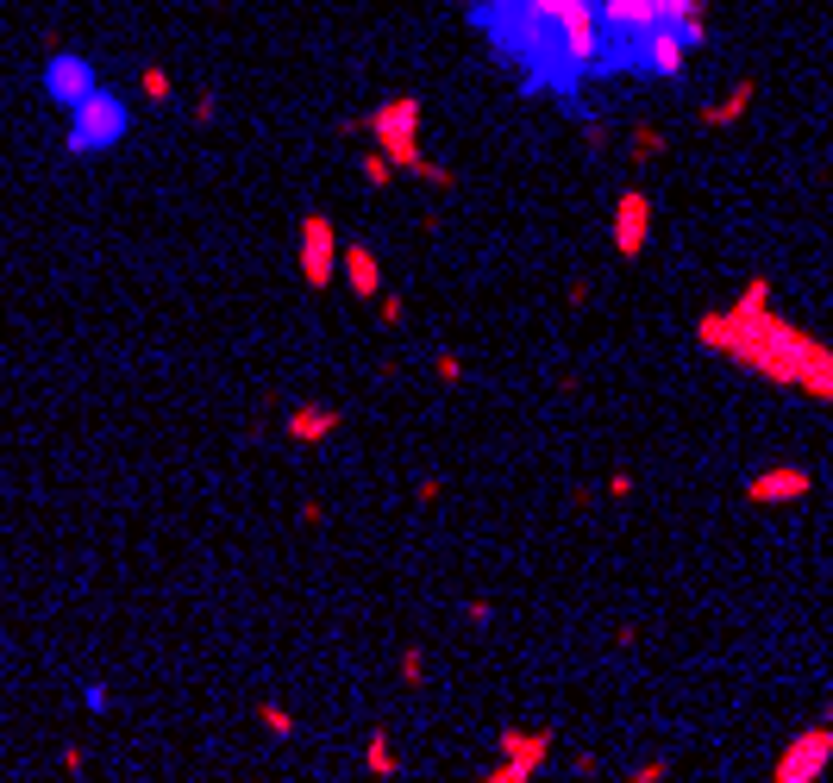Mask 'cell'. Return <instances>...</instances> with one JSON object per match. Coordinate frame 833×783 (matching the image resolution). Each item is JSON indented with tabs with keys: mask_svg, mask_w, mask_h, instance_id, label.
Masks as SVG:
<instances>
[{
	"mask_svg": "<svg viewBox=\"0 0 833 783\" xmlns=\"http://www.w3.org/2000/svg\"><path fill=\"white\" fill-rule=\"evenodd\" d=\"M38 88H44V101H51V107L69 113L82 94L101 88V69H94L82 51H51V57H44V69H38Z\"/></svg>",
	"mask_w": 833,
	"mask_h": 783,
	"instance_id": "9",
	"label": "cell"
},
{
	"mask_svg": "<svg viewBox=\"0 0 833 783\" xmlns=\"http://www.w3.org/2000/svg\"><path fill=\"white\" fill-rule=\"evenodd\" d=\"M345 426V414L332 408V401H301V408H289L282 414V439L289 445H320V439H332Z\"/></svg>",
	"mask_w": 833,
	"mask_h": 783,
	"instance_id": "12",
	"label": "cell"
},
{
	"mask_svg": "<svg viewBox=\"0 0 833 783\" xmlns=\"http://www.w3.org/2000/svg\"><path fill=\"white\" fill-rule=\"evenodd\" d=\"M295 270L307 289H332V276H339V232H332V213H301L295 226Z\"/></svg>",
	"mask_w": 833,
	"mask_h": 783,
	"instance_id": "6",
	"label": "cell"
},
{
	"mask_svg": "<svg viewBox=\"0 0 833 783\" xmlns=\"http://www.w3.org/2000/svg\"><path fill=\"white\" fill-rule=\"evenodd\" d=\"M408 320V301H401L395 289H383V326H401Z\"/></svg>",
	"mask_w": 833,
	"mask_h": 783,
	"instance_id": "28",
	"label": "cell"
},
{
	"mask_svg": "<svg viewBox=\"0 0 833 783\" xmlns=\"http://www.w3.org/2000/svg\"><path fill=\"white\" fill-rule=\"evenodd\" d=\"M439 495H445V483H439V470H433V477H420V483H414V502H420V508H433V502H439Z\"/></svg>",
	"mask_w": 833,
	"mask_h": 783,
	"instance_id": "27",
	"label": "cell"
},
{
	"mask_svg": "<svg viewBox=\"0 0 833 783\" xmlns=\"http://www.w3.org/2000/svg\"><path fill=\"white\" fill-rule=\"evenodd\" d=\"M808 495H815V470H802V464H765L746 477L752 508H790V502H808Z\"/></svg>",
	"mask_w": 833,
	"mask_h": 783,
	"instance_id": "11",
	"label": "cell"
},
{
	"mask_svg": "<svg viewBox=\"0 0 833 783\" xmlns=\"http://www.w3.org/2000/svg\"><path fill=\"white\" fill-rule=\"evenodd\" d=\"M558 733L552 727H502L495 733V765L483 771V783H533L552 758Z\"/></svg>",
	"mask_w": 833,
	"mask_h": 783,
	"instance_id": "4",
	"label": "cell"
},
{
	"mask_svg": "<svg viewBox=\"0 0 833 783\" xmlns=\"http://www.w3.org/2000/svg\"><path fill=\"white\" fill-rule=\"evenodd\" d=\"M257 721H264V733H270V740H295V715H289V708H282V702H264V708H257Z\"/></svg>",
	"mask_w": 833,
	"mask_h": 783,
	"instance_id": "18",
	"label": "cell"
},
{
	"mask_svg": "<svg viewBox=\"0 0 833 783\" xmlns=\"http://www.w3.org/2000/svg\"><path fill=\"white\" fill-rule=\"evenodd\" d=\"M364 777H401V752H395V740L383 727L364 740Z\"/></svg>",
	"mask_w": 833,
	"mask_h": 783,
	"instance_id": "16",
	"label": "cell"
},
{
	"mask_svg": "<svg viewBox=\"0 0 833 783\" xmlns=\"http://www.w3.org/2000/svg\"><path fill=\"white\" fill-rule=\"evenodd\" d=\"M833 771V721L802 727L796 740H783V752L771 758V783H815Z\"/></svg>",
	"mask_w": 833,
	"mask_h": 783,
	"instance_id": "7",
	"label": "cell"
},
{
	"mask_svg": "<svg viewBox=\"0 0 833 783\" xmlns=\"http://www.w3.org/2000/svg\"><path fill=\"white\" fill-rule=\"evenodd\" d=\"M608 495H614V502H627V495H633V470H614V477H608Z\"/></svg>",
	"mask_w": 833,
	"mask_h": 783,
	"instance_id": "31",
	"label": "cell"
},
{
	"mask_svg": "<svg viewBox=\"0 0 833 783\" xmlns=\"http://www.w3.org/2000/svg\"><path fill=\"white\" fill-rule=\"evenodd\" d=\"M339 276H345V289L364 295V301L383 295V264H376L370 245H339Z\"/></svg>",
	"mask_w": 833,
	"mask_h": 783,
	"instance_id": "13",
	"label": "cell"
},
{
	"mask_svg": "<svg viewBox=\"0 0 833 783\" xmlns=\"http://www.w3.org/2000/svg\"><path fill=\"white\" fill-rule=\"evenodd\" d=\"M414 182H426V188H458V170H445V163H433V157H426L420 170H414Z\"/></svg>",
	"mask_w": 833,
	"mask_h": 783,
	"instance_id": "23",
	"label": "cell"
},
{
	"mask_svg": "<svg viewBox=\"0 0 833 783\" xmlns=\"http://www.w3.org/2000/svg\"><path fill=\"white\" fill-rule=\"evenodd\" d=\"M188 120H195V126H213V120H220V94H195V107H188Z\"/></svg>",
	"mask_w": 833,
	"mask_h": 783,
	"instance_id": "24",
	"label": "cell"
},
{
	"mask_svg": "<svg viewBox=\"0 0 833 783\" xmlns=\"http://www.w3.org/2000/svg\"><path fill=\"white\" fill-rule=\"evenodd\" d=\"M821 721H833V702H827V715H821Z\"/></svg>",
	"mask_w": 833,
	"mask_h": 783,
	"instance_id": "34",
	"label": "cell"
},
{
	"mask_svg": "<svg viewBox=\"0 0 833 783\" xmlns=\"http://www.w3.org/2000/svg\"><path fill=\"white\" fill-rule=\"evenodd\" d=\"M357 170H364V182H370V188H389V182L401 176V170H395V163H389L383 151H376V145L364 151V163H357Z\"/></svg>",
	"mask_w": 833,
	"mask_h": 783,
	"instance_id": "20",
	"label": "cell"
},
{
	"mask_svg": "<svg viewBox=\"0 0 833 783\" xmlns=\"http://www.w3.org/2000/svg\"><path fill=\"white\" fill-rule=\"evenodd\" d=\"M57 771H63V777H82V771H88V752H82V746H63V752H57Z\"/></svg>",
	"mask_w": 833,
	"mask_h": 783,
	"instance_id": "26",
	"label": "cell"
},
{
	"mask_svg": "<svg viewBox=\"0 0 833 783\" xmlns=\"http://www.w3.org/2000/svg\"><path fill=\"white\" fill-rule=\"evenodd\" d=\"M395 677H401V690H420V683H426V652L408 646V652L395 658Z\"/></svg>",
	"mask_w": 833,
	"mask_h": 783,
	"instance_id": "19",
	"label": "cell"
},
{
	"mask_svg": "<svg viewBox=\"0 0 833 783\" xmlns=\"http://www.w3.org/2000/svg\"><path fill=\"white\" fill-rule=\"evenodd\" d=\"M126 132H132V107L119 101V94L94 88V94H82V101L69 107L63 151H69V157H107V151L126 145Z\"/></svg>",
	"mask_w": 833,
	"mask_h": 783,
	"instance_id": "3",
	"label": "cell"
},
{
	"mask_svg": "<svg viewBox=\"0 0 833 783\" xmlns=\"http://www.w3.org/2000/svg\"><path fill=\"white\" fill-rule=\"evenodd\" d=\"M752 101H758V82H752V76H740V82H733V88L721 94V101H708V107H702V126H708V132L740 126L746 113H752Z\"/></svg>",
	"mask_w": 833,
	"mask_h": 783,
	"instance_id": "14",
	"label": "cell"
},
{
	"mask_svg": "<svg viewBox=\"0 0 833 783\" xmlns=\"http://www.w3.org/2000/svg\"><path fill=\"white\" fill-rule=\"evenodd\" d=\"M583 138H589V151H608V138H614V132H608V120H589Z\"/></svg>",
	"mask_w": 833,
	"mask_h": 783,
	"instance_id": "30",
	"label": "cell"
},
{
	"mask_svg": "<svg viewBox=\"0 0 833 783\" xmlns=\"http://www.w3.org/2000/svg\"><path fill=\"white\" fill-rule=\"evenodd\" d=\"M696 345L714 358H733L740 370L765 376L777 389H796L808 401H833V345H821L808 326L783 320L771 307V276H752L733 307L696 314Z\"/></svg>",
	"mask_w": 833,
	"mask_h": 783,
	"instance_id": "1",
	"label": "cell"
},
{
	"mask_svg": "<svg viewBox=\"0 0 833 783\" xmlns=\"http://www.w3.org/2000/svg\"><path fill=\"white\" fill-rule=\"evenodd\" d=\"M433 376H439L445 389H458L470 370H464V358H458V351H433Z\"/></svg>",
	"mask_w": 833,
	"mask_h": 783,
	"instance_id": "21",
	"label": "cell"
},
{
	"mask_svg": "<svg viewBox=\"0 0 833 783\" xmlns=\"http://www.w3.org/2000/svg\"><path fill=\"white\" fill-rule=\"evenodd\" d=\"M664 151V132L658 126H633V163H652Z\"/></svg>",
	"mask_w": 833,
	"mask_h": 783,
	"instance_id": "22",
	"label": "cell"
},
{
	"mask_svg": "<svg viewBox=\"0 0 833 783\" xmlns=\"http://www.w3.org/2000/svg\"><path fill=\"white\" fill-rule=\"evenodd\" d=\"M664 26H677L689 51L708 44V0H664Z\"/></svg>",
	"mask_w": 833,
	"mask_h": 783,
	"instance_id": "15",
	"label": "cell"
},
{
	"mask_svg": "<svg viewBox=\"0 0 833 783\" xmlns=\"http://www.w3.org/2000/svg\"><path fill=\"white\" fill-rule=\"evenodd\" d=\"M464 621H470V627H489V621H495V602H489V596H470V602H464Z\"/></svg>",
	"mask_w": 833,
	"mask_h": 783,
	"instance_id": "25",
	"label": "cell"
},
{
	"mask_svg": "<svg viewBox=\"0 0 833 783\" xmlns=\"http://www.w3.org/2000/svg\"><path fill=\"white\" fill-rule=\"evenodd\" d=\"M138 94H145V101H176V76L163 63H145L138 69Z\"/></svg>",
	"mask_w": 833,
	"mask_h": 783,
	"instance_id": "17",
	"label": "cell"
},
{
	"mask_svg": "<svg viewBox=\"0 0 833 783\" xmlns=\"http://www.w3.org/2000/svg\"><path fill=\"white\" fill-rule=\"evenodd\" d=\"M689 57H696V51L683 44L677 26H652L646 38L627 44V69H633V76H652V82H677L689 69Z\"/></svg>",
	"mask_w": 833,
	"mask_h": 783,
	"instance_id": "8",
	"label": "cell"
},
{
	"mask_svg": "<svg viewBox=\"0 0 833 783\" xmlns=\"http://www.w3.org/2000/svg\"><path fill=\"white\" fill-rule=\"evenodd\" d=\"M595 19H602L608 76H614V69H627V44L646 38L652 26H664V0H595Z\"/></svg>",
	"mask_w": 833,
	"mask_h": 783,
	"instance_id": "5",
	"label": "cell"
},
{
	"mask_svg": "<svg viewBox=\"0 0 833 783\" xmlns=\"http://www.w3.org/2000/svg\"><path fill=\"white\" fill-rule=\"evenodd\" d=\"M664 777H671V758H652V765L633 771V783H664Z\"/></svg>",
	"mask_w": 833,
	"mask_h": 783,
	"instance_id": "29",
	"label": "cell"
},
{
	"mask_svg": "<svg viewBox=\"0 0 833 783\" xmlns=\"http://www.w3.org/2000/svg\"><path fill=\"white\" fill-rule=\"evenodd\" d=\"M589 295H595V289H589V276H577V282H570V289H564V301H570V307H583Z\"/></svg>",
	"mask_w": 833,
	"mask_h": 783,
	"instance_id": "33",
	"label": "cell"
},
{
	"mask_svg": "<svg viewBox=\"0 0 833 783\" xmlns=\"http://www.w3.org/2000/svg\"><path fill=\"white\" fill-rule=\"evenodd\" d=\"M320 520H326V502H314V495H307V502H301V527H320Z\"/></svg>",
	"mask_w": 833,
	"mask_h": 783,
	"instance_id": "32",
	"label": "cell"
},
{
	"mask_svg": "<svg viewBox=\"0 0 833 783\" xmlns=\"http://www.w3.org/2000/svg\"><path fill=\"white\" fill-rule=\"evenodd\" d=\"M646 245H652V195L633 182V188L614 195V257H621V264H639Z\"/></svg>",
	"mask_w": 833,
	"mask_h": 783,
	"instance_id": "10",
	"label": "cell"
},
{
	"mask_svg": "<svg viewBox=\"0 0 833 783\" xmlns=\"http://www.w3.org/2000/svg\"><path fill=\"white\" fill-rule=\"evenodd\" d=\"M420 120H426V107L414 101V94H389V101H376L364 120H351V132H370V145L383 151L395 170H420L426 151H420Z\"/></svg>",
	"mask_w": 833,
	"mask_h": 783,
	"instance_id": "2",
	"label": "cell"
}]
</instances>
